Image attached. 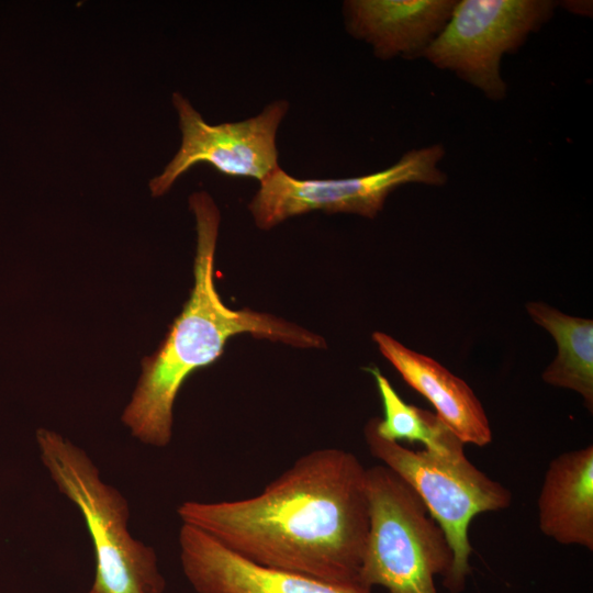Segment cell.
Wrapping results in <instances>:
<instances>
[{
  "instance_id": "obj_1",
  "label": "cell",
  "mask_w": 593,
  "mask_h": 593,
  "mask_svg": "<svg viewBox=\"0 0 593 593\" xmlns=\"http://www.w3.org/2000/svg\"><path fill=\"white\" fill-rule=\"evenodd\" d=\"M366 470L349 451L321 448L254 496L186 501L177 513L183 524L257 564L358 582L369 528Z\"/></svg>"
},
{
  "instance_id": "obj_2",
  "label": "cell",
  "mask_w": 593,
  "mask_h": 593,
  "mask_svg": "<svg viewBox=\"0 0 593 593\" xmlns=\"http://www.w3.org/2000/svg\"><path fill=\"white\" fill-rule=\"evenodd\" d=\"M195 217L194 284L182 312L156 353L142 361V374L122 421L139 441L166 447L172 437L174 404L187 378L213 363L227 340L247 333L298 348H324L322 336L272 314L234 310L214 283L220 210L205 191L189 198Z\"/></svg>"
},
{
  "instance_id": "obj_3",
  "label": "cell",
  "mask_w": 593,
  "mask_h": 593,
  "mask_svg": "<svg viewBox=\"0 0 593 593\" xmlns=\"http://www.w3.org/2000/svg\"><path fill=\"white\" fill-rule=\"evenodd\" d=\"M36 441L54 484L87 525L96 560L93 584L102 593H164L166 581L154 548L128 530L127 500L101 480L91 458L68 439L40 428Z\"/></svg>"
},
{
  "instance_id": "obj_4",
  "label": "cell",
  "mask_w": 593,
  "mask_h": 593,
  "mask_svg": "<svg viewBox=\"0 0 593 593\" xmlns=\"http://www.w3.org/2000/svg\"><path fill=\"white\" fill-rule=\"evenodd\" d=\"M369 528L358 582L389 593H437L452 551L417 493L380 463L366 470Z\"/></svg>"
},
{
  "instance_id": "obj_5",
  "label": "cell",
  "mask_w": 593,
  "mask_h": 593,
  "mask_svg": "<svg viewBox=\"0 0 593 593\" xmlns=\"http://www.w3.org/2000/svg\"><path fill=\"white\" fill-rule=\"evenodd\" d=\"M363 436L370 454L417 493L444 530L452 562L443 585L449 593H461L471 572L470 523L478 514L507 508L511 491L477 468L465 451L439 455L382 438L373 417L367 422Z\"/></svg>"
},
{
  "instance_id": "obj_6",
  "label": "cell",
  "mask_w": 593,
  "mask_h": 593,
  "mask_svg": "<svg viewBox=\"0 0 593 593\" xmlns=\"http://www.w3.org/2000/svg\"><path fill=\"white\" fill-rule=\"evenodd\" d=\"M552 0H460L443 31L423 56L439 69L479 89L488 99L502 101L507 86L501 74L505 54L553 15Z\"/></svg>"
},
{
  "instance_id": "obj_7",
  "label": "cell",
  "mask_w": 593,
  "mask_h": 593,
  "mask_svg": "<svg viewBox=\"0 0 593 593\" xmlns=\"http://www.w3.org/2000/svg\"><path fill=\"white\" fill-rule=\"evenodd\" d=\"M444 156L443 145H429L403 154L383 170L340 179H299L279 167L260 182L248 209L261 230L313 211L373 219L388 195L403 184H445L447 175L438 166Z\"/></svg>"
},
{
  "instance_id": "obj_8",
  "label": "cell",
  "mask_w": 593,
  "mask_h": 593,
  "mask_svg": "<svg viewBox=\"0 0 593 593\" xmlns=\"http://www.w3.org/2000/svg\"><path fill=\"white\" fill-rule=\"evenodd\" d=\"M178 112L181 144L161 174L153 178V197L165 194L176 180L197 164H209L232 177L255 178L259 182L277 168L276 136L289 110V102L276 100L256 116L211 125L181 93L172 94Z\"/></svg>"
},
{
  "instance_id": "obj_9",
  "label": "cell",
  "mask_w": 593,
  "mask_h": 593,
  "mask_svg": "<svg viewBox=\"0 0 593 593\" xmlns=\"http://www.w3.org/2000/svg\"><path fill=\"white\" fill-rule=\"evenodd\" d=\"M178 540L183 574L197 593H374L359 582H327L257 564L188 524Z\"/></svg>"
},
{
  "instance_id": "obj_10",
  "label": "cell",
  "mask_w": 593,
  "mask_h": 593,
  "mask_svg": "<svg viewBox=\"0 0 593 593\" xmlns=\"http://www.w3.org/2000/svg\"><path fill=\"white\" fill-rule=\"evenodd\" d=\"M456 0H349L347 32L372 47L377 58L422 57L448 22Z\"/></svg>"
},
{
  "instance_id": "obj_11",
  "label": "cell",
  "mask_w": 593,
  "mask_h": 593,
  "mask_svg": "<svg viewBox=\"0 0 593 593\" xmlns=\"http://www.w3.org/2000/svg\"><path fill=\"white\" fill-rule=\"evenodd\" d=\"M372 339L382 356L406 383L425 396L435 414L466 445L483 447L492 441L485 411L469 384L435 359L412 350L382 332Z\"/></svg>"
},
{
  "instance_id": "obj_12",
  "label": "cell",
  "mask_w": 593,
  "mask_h": 593,
  "mask_svg": "<svg viewBox=\"0 0 593 593\" xmlns=\"http://www.w3.org/2000/svg\"><path fill=\"white\" fill-rule=\"evenodd\" d=\"M541 533L560 545L593 551V446L555 457L544 475L538 501Z\"/></svg>"
},
{
  "instance_id": "obj_13",
  "label": "cell",
  "mask_w": 593,
  "mask_h": 593,
  "mask_svg": "<svg viewBox=\"0 0 593 593\" xmlns=\"http://www.w3.org/2000/svg\"><path fill=\"white\" fill-rule=\"evenodd\" d=\"M533 321L556 340L557 357L545 369L542 380L550 385L569 389L582 396L593 411V321L571 316L544 302H528Z\"/></svg>"
},
{
  "instance_id": "obj_14",
  "label": "cell",
  "mask_w": 593,
  "mask_h": 593,
  "mask_svg": "<svg viewBox=\"0 0 593 593\" xmlns=\"http://www.w3.org/2000/svg\"><path fill=\"white\" fill-rule=\"evenodd\" d=\"M377 384L383 417H373L377 433L391 441H418L424 449L439 455L463 452L465 444L433 412L407 404L378 367H368Z\"/></svg>"
},
{
  "instance_id": "obj_15",
  "label": "cell",
  "mask_w": 593,
  "mask_h": 593,
  "mask_svg": "<svg viewBox=\"0 0 593 593\" xmlns=\"http://www.w3.org/2000/svg\"><path fill=\"white\" fill-rule=\"evenodd\" d=\"M85 593H102L93 583L91 588Z\"/></svg>"
}]
</instances>
